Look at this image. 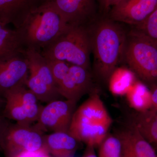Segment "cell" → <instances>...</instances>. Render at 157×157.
<instances>
[{
  "mask_svg": "<svg viewBox=\"0 0 157 157\" xmlns=\"http://www.w3.org/2000/svg\"><path fill=\"white\" fill-rule=\"evenodd\" d=\"M90 41L87 25H69L41 54L51 60L67 62L90 70Z\"/></svg>",
  "mask_w": 157,
  "mask_h": 157,
  "instance_id": "4",
  "label": "cell"
},
{
  "mask_svg": "<svg viewBox=\"0 0 157 157\" xmlns=\"http://www.w3.org/2000/svg\"><path fill=\"white\" fill-rule=\"evenodd\" d=\"M157 43V8L141 25L137 27Z\"/></svg>",
  "mask_w": 157,
  "mask_h": 157,
  "instance_id": "22",
  "label": "cell"
},
{
  "mask_svg": "<svg viewBox=\"0 0 157 157\" xmlns=\"http://www.w3.org/2000/svg\"><path fill=\"white\" fill-rule=\"evenodd\" d=\"M24 48L18 31L0 23V58Z\"/></svg>",
  "mask_w": 157,
  "mask_h": 157,
  "instance_id": "20",
  "label": "cell"
},
{
  "mask_svg": "<svg viewBox=\"0 0 157 157\" xmlns=\"http://www.w3.org/2000/svg\"><path fill=\"white\" fill-rule=\"evenodd\" d=\"M46 0H0V23L19 28Z\"/></svg>",
  "mask_w": 157,
  "mask_h": 157,
  "instance_id": "14",
  "label": "cell"
},
{
  "mask_svg": "<svg viewBox=\"0 0 157 157\" xmlns=\"http://www.w3.org/2000/svg\"><path fill=\"white\" fill-rule=\"evenodd\" d=\"M98 147V157H124L122 144L117 135H107Z\"/></svg>",
  "mask_w": 157,
  "mask_h": 157,
  "instance_id": "21",
  "label": "cell"
},
{
  "mask_svg": "<svg viewBox=\"0 0 157 157\" xmlns=\"http://www.w3.org/2000/svg\"><path fill=\"white\" fill-rule=\"evenodd\" d=\"M112 123L101 98L93 91L75 110L68 133L79 142L95 148L107 137Z\"/></svg>",
  "mask_w": 157,
  "mask_h": 157,
  "instance_id": "2",
  "label": "cell"
},
{
  "mask_svg": "<svg viewBox=\"0 0 157 157\" xmlns=\"http://www.w3.org/2000/svg\"><path fill=\"white\" fill-rule=\"evenodd\" d=\"M24 52L27 59L29 75L26 86L39 100L48 104L61 100L47 59L39 52L25 48Z\"/></svg>",
  "mask_w": 157,
  "mask_h": 157,
  "instance_id": "6",
  "label": "cell"
},
{
  "mask_svg": "<svg viewBox=\"0 0 157 157\" xmlns=\"http://www.w3.org/2000/svg\"><path fill=\"white\" fill-rule=\"evenodd\" d=\"M3 115L16 122L33 124L37 122L43 106L26 84L20 85L7 92Z\"/></svg>",
  "mask_w": 157,
  "mask_h": 157,
  "instance_id": "7",
  "label": "cell"
},
{
  "mask_svg": "<svg viewBox=\"0 0 157 157\" xmlns=\"http://www.w3.org/2000/svg\"><path fill=\"white\" fill-rule=\"evenodd\" d=\"M76 104L67 100L51 102L42 108L36 124L44 132L68 133Z\"/></svg>",
  "mask_w": 157,
  "mask_h": 157,
  "instance_id": "10",
  "label": "cell"
},
{
  "mask_svg": "<svg viewBox=\"0 0 157 157\" xmlns=\"http://www.w3.org/2000/svg\"><path fill=\"white\" fill-rule=\"evenodd\" d=\"M69 24L53 8L44 3L25 20L19 28L25 48L41 52L67 29Z\"/></svg>",
  "mask_w": 157,
  "mask_h": 157,
  "instance_id": "3",
  "label": "cell"
},
{
  "mask_svg": "<svg viewBox=\"0 0 157 157\" xmlns=\"http://www.w3.org/2000/svg\"><path fill=\"white\" fill-rule=\"evenodd\" d=\"M131 123L154 149L157 154V111L151 108L133 115Z\"/></svg>",
  "mask_w": 157,
  "mask_h": 157,
  "instance_id": "17",
  "label": "cell"
},
{
  "mask_svg": "<svg viewBox=\"0 0 157 157\" xmlns=\"http://www.w3.org/2000/svg\"><path fill=\"white\" fill-rule=\"evenodd\" d=\"M157 8V0H124L113 6L111 20L136 25L143 24Z\"/></svg>",
  "mask_w": 157,
  "mask_h": 157,
  "instance_id": "12",
  "label": "cell"
},
{
  "mask_svg": "<svg viewBox=\"0 0 157 157\" xmlns=\"http://www.w3.org/2000/svg\"><path fill=\"white\" fill-rule=\"evenodd\" d=\"M124 56L134 73L148 82L157 79V43L141 31L126 37Z\"/></svg>",
  "mask_w": 157,
  "mask_h": 157,
  "instance_id": "5",
  "label": "cell"
},
{
  "mask_svg": "<svg viewBox=\"0 0 157 157\" xmlns=\"http://www.w3.org/2000/svg\"><path fill=\"white\" fill-rule=\"evenodd\" d=\"M87 27L95 72L102 80H109L124 56L126 36L111 19L102 20L95 25L90 23Z\"/></svg>",
  "mask_w": 157,
  "mask_h": 157,
  "instance_id": "1",
  "label": "cell"
},
{
  "mask_svg": "<svg viewBox=\"0 0 157 157\" xmlns=\"http://www.w3.org/2000/svg\"><path fill=\"white\" fill-rule=\"evenodd\" d=\"M135 81V73L132 70L116 68L109 79V90L115 95H124Z\"/></svg>",
  "mask_w": 157,
  "mask_h": 157,
  "instance_id": "19",
  "label": "cell"
},
{
  "mask_svg": "<svg viewBox=\"0 0 157 157\" xmlns=\"http://www.w3.org/2000/svg\"><path fill=\"white\" fill-rule=\"evenodd\" d=\"M68 24L86 25L93 21L94 0H46Z\"/></svg>",
  "mask_w": 157,
  "mask_h": 157,
  "instance_id": "13",
  "label": "cell"
},
{
  "mask_svg": "<svg viewBox=\"0 0 157 157\" xmlns=\"http://www.w3.org/2000/svg\"><path fill=\"white\" fill-rule=\"evenodd\" d=\"M123 1L124 0H99L101 6L104 11L107 10L111 6L113 7Z\"/></svg>",
  "mask_w": 157,
  "mask_h": 157,
  "instance_id": "25",
  "label": "cell"
},
{
  "mask_svg": "<svg viewBox=\"0 0 157 157\" xmlns=\"http://www.w3.org/2000/svg\"><path fill=\"white\" fill-rule=\"evenodd\" d=\"M24 49L0 58V95L3 97L15 86L26 85L29 66Z\"/></svg>",
  "mask_w": 157,
  "mask_h": 157,
  "instance_id": "11",
  "label": "cell"
},
{
  "mask_svg": "<svg viewBox=\"0 0 157 157\" xmlns=\"http://www.w3.org/2000/svg\"><path fill=\"white\" fill-rule=\"evenodd\" d=\"M126 95L130 106L137 112L152 108L151 91L140 82L135 81Z\"/></svg>",
  "mask_w": 157,
  "mask_h": 157,
  "instance_id": "18",
  "label": "cell"
},
{
  "mask_svg": "<svg viewBox=\"0 0 157 157\" xmlns=\"http://www.w3.org/2000/svg\"><path fill=\"white\" fill-rule=\"evenodd\" d=\"M95 147L92 146L86 145L84 155L82 157H98L94 150Z\"/></svg>",
  "mask_w": 157,
  "mask_h": 157,
  "instance_id": "26",
  "label": "cell"
},
{
  "mask_svg": "<svg viewBox=\"0 0 157 157\" xmlns=\"http://www.w3.org/2000/svg\"><path fill=\"white\" fill-rule=\"evenodd\" d=\"M56 82L63 98L76 103L85 95L93 91L90 70L77 65L69 63Z\"/></svg>",
  "mask_w": 157,
  "mask_h": 157,
  "instance_id": "9",
  "label": "cell"
},
{
  "mask_svg": "<svg viewBox=\"0 0 157 157\" xmlns=\"http://www.w3.org/2000/svg\"><path fill=\"white\" fill-rule=\"evenodd\" d=\"M11 123L2 114H0V146Z\"/></svg>",
  "mask_w": 157,
  "mask_h": 157,
  "instance_id": "23",
  "label": "cell"
},
{
  "mask_svg": "<svg viewBox=\"0 0 157 157\" xmlns=\"http://www.w3.org/2000/svg\"><path fill=\"white\" fill-rule=\"evenodd\" d=\"M5 104H6V100H5V98L0 95V114L3 113Z\"/></svg>",
  "mask_w": 157,
  "mask_h": 157,
  "instance_id": "28",
  "label": "cell"
},
{
  "mask_svg": "<svg viewBox=\"0 0 157 157\" xmlns=\"http://www.w3.org/2000/svg\"><path fill=\"white\" fill-rule=\"evenodd\" d=\"M117 135L122 144L124 157H157L154 149L132 123Z\"/></svg>",
  "mask_w": 157,
  "mask_h": 157,
  "instance_id": "15",
  "label": "cell"
},
{
  "mask_svg": "<svg viewBox=\"0 0 157 157\" xmlns=\"http://www.w3.org/2000/svg\"><path fill=\"white\" fill-rule=\"evenodd\" d=\"M151 91V93L152 108L157 111V86H154Z\"/></svg>",
  "mask_w": 157,
  "mask_h": 157,
  "instance_id": "27",
  "label": "cell"
},
{
  "mask_svg": "<svg viewBox=\"0 0 157 157\" xmlns=\"http://www.w3.org/2000/svg\"><path fill=\"white\" fill-rule=\"evenodd\" d=\"M79 142L69 133L53 132L43 136V149L54 157H73Z\"/></svg>",
  "mask_w": 157,
  "mask_h": 157,
  "instance_id": "16",
  "label": "cell"
},
{
  "mask_svg": "<svg viewBox=\"0 0 157 157\" xmlns=\"http://www.w3.org/2000/svg\"><path fill=\"white\" fill-rule=\"evenodd\" d=\"M44 133L36 123H11L0 148L5 157H14L25 152L44 150Z\"/></svg>",
  "mask_w": 157,
  "mask_h": 157,
  "instance_id": "8",
  "label": "cell"
},
{
  "mask_svg": "<svg viewBox=\"0 0 157 157\" xmlns=\"http://www.w3.org/2000/svg\"><path fill=\"white\" fill-rule=\"evenodd\" d=\"M14 157H51L45 151H29L22 152Z\"/></svg>",
  "mask_w": 157,
  "mask_h": 157,
  "instance_id": "24",
  "label": "cell"
}]
</instances>
